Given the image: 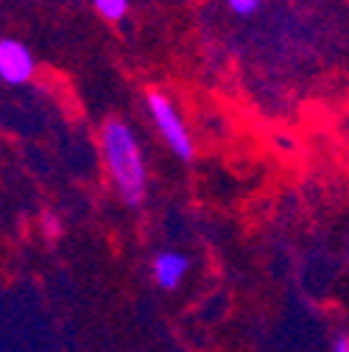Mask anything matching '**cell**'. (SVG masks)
Here are the masks:
<instances>
[{
	"instance_id": "cell-7",
	"label": "cell",
	"mask_w": 349,
	"mask_h": 352,
	"mask_svg": "<svg viewBox=\"0 0 349 352\" xmlns=\"http://www.w3.org/2000/svg\"><path fill=\"white\" fill-rule=\"evenodd\" d=\"M333 352H349V336H338L335 338V344H333Z\"/></svg>"
},
{
	"instance_id": "cell-3",
	"label": "cell",
	"mask_w": 349,
	"mask_h": 352,
	"mask_svg": "<svg viewBox=\"0 0 349 352\" xmlns=\"http://www.w3.org/2000/svg\"><path fill=\"white\" fill-rule=\"evenodd\" d=\"M34 76V56L20 39H0V78L6 84H25Z\"/></svg>"
},
{
	"instance_id": "cell-8",
	"label": "cell",
	"mask_w": 349,
	"mask_h": 352,
	"mask_svg": "<svg viewBox=\"0 0 349 352\" xmlns=\"http://www.w3.org/2000/svg\"><path fill=\"white\" fill-rule=\"evenodd\" d=\"M45 230H48V235H59V221H56V218L45 215Z\"/></svg>"
},
{
	"instance_id": "cell-1",
	"label": "cell",
	"mask_w": 349,
	"mask_h": 352,
	"mask_svg": "<svg viewBox=\"0 0 349 352\" xmlns=\"http://www.w3.org/2000/svg\"><path fill=\"white\" fill-rule=\"evenodd\" d=\"M101 148L120 199L128 207H140L148 193V170L132 126L123 120H106L101 129Z\"/></svg>"
},
{
	"instance_id": "cell-2",
	"label": "cell",
	"mask_w": 349,
	"mask_h": 352,
	"mask_svg": "<svg viewBox=\"0 0 349 352\" xmlns=\"http://www.w3.org/2000/svg\"><path fill=\"white\" fill-rule=\"evenodd\" d=\"M146 104H148V115L154 118V126L159 131V138L168 143V148L177 154L179 160H185V162L193 160V154H196L193 138H190V131H188L179 109L173 107V101L165 93L154 90V93H148Z\"/></svg>"
},
{
	"instance_id": "cell-6",
	"label": "cell",
	"mask_w": 349,
	"mask_h": 352,
	"mask_svg": "<svg viewBox=\"0 0 349 352\" xmlns=\"http://www.w3.org/2000/svg\"><path fill=\"white\" fill-rule=\"evenodd\" d=\"M260 3H263V0H227L229 12H235V14H240V17L254 14V12L260 9Z\"/></svg>"
},
{
	"instance_id": "cell-4",
	"label": "cell",
	"mask_w": 349,
	"mask_h": 352,
	"mask_svg": "<svg viewBox=\"0 0 349 352\" xmlns=\"http://www.w3.org/2000/svg\"><path fill=\"white\" fill-rule=\"evenodd\" d=\"M188 269H190V260L182 252H159L154 260V280L159 288L173 291L185 280Z\"/></svg>"
},
{
	"instance_id": "cell-5",
	"label": "cell",
	"mask_w": 349,
	"mask_h": 352,
	"mask_svg": "<svg viewBox=\"0 0 349 352\" xmlns=\"http://www.w3.org/2000/svg\"><path fill=\"white\" fill-rule=\"evenodd\" d=\"M93 6H95V12H98L104 20L117 23V20H123L126 12H128V0H93Z\"/></svg>"
}]
</instances>
